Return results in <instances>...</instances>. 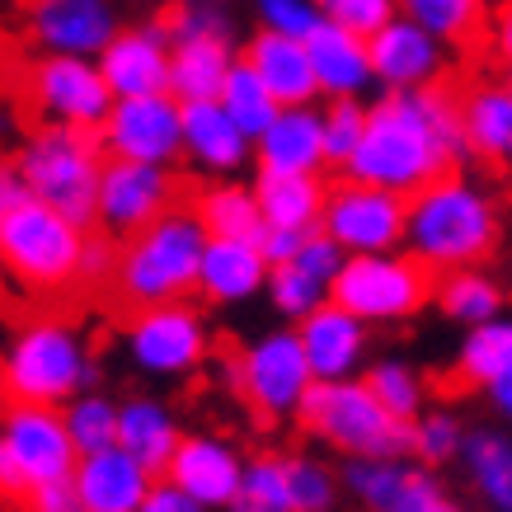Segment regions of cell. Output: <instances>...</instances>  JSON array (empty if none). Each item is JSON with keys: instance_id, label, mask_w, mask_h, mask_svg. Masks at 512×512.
<instances>
[{"instance_id": "cell-1", "label": "cell", "mask_w": 512, "mask_h": 512, "mask_svg": "<svg viewBox=\"0 0 512 512\" xmlns=\"http://www.w3.org/2000/svg\"><path fill=\"white\" fill-rule=\"evenodd\" d=\"M461 156H470L466 127H461V94H451L447 85L381 94L367 104V127L353 160L343 165V179L414 198L428 184L456 174Z\"/></svg>"}, {"instance_id": "cell-4", "label": "cell", "mask_w": 512, "mask_h": 512, "mask_svg": "<svg viewBox=\"0 0 512 512\" xmlns=\"http://www.w3.org/2000/svg\"><path fill=\"white\" fill-rule=\"evenodd\" d=\"M202 249H207V231H202L198 212L179 202L170 217H160L156 226H146L118 245L113 296L127 311H151V306L198 296Z\"/></svg>"}, {"instance_id": "cell-5", "label": "cell", "mask_w": 512, "mask_h": 512, "mask_svg": "<svg viewBox=\"0 0 512 512\" xmlns=\"http://www.w3.org/2000/svg\"><path fill=\"white\" fill-rule=\"evenodd\" d=\"M15 165L29 184L33 202H47L52 212H62L90 231L94 212H99V174L109 165L99 132L33 123L15 146Z\"/></svg>"}, {"instance_id": "cell-42", "label": "cell", "mask_w": 512, "mask_h": 512, "mask_svg": "<svg viewBox=\"0 0 512 512\" xmlns=\"http://www.w3.org/2000/svg\"><path fill=\"white\" fill-rule=\"evenodd\" d=\"M231 512H296L292 489H287V461L278 451L249 456L245 484H240V498H235Z\"/></svg>"}, {"instance_id": "cell-39", "label": "cell", "mask_w": 512, "mask_h": 512, "mask_svg": "<svg viewBox=\"0 0 512 512\" xmlns=\"http://www.w3.org/2000/svg\"><path fill=\"white\" fill-rule=\"evenodd\" d=\"M118 409H123V400H109L104 390H85V395H76V400L66 404L62 419L80 456L118 447Z\"/></svg>"}, {"instance_id": "cell-23", "label": "cell", "mask_w": 512, "mask_h": 512, "mask_svg": "<svg viewBox=\"0 0 512 512\" xmlns=\"http://www.w3.org/2000/svg\"><path fill=\"white\" fill-rule=\"evenodd\" d=\"M156 480L160 475H151L132 451L104 447V451H94V456H80L76 475H71V489H76L85 512H137Z\"/></svg>"}, {"instance_id": "cell-25", "label": "cell", "mask_w": 512, "mask_h": 512, "mask_svg": "<svg viewBox=\"0 0 512 512\" xmlns=\"http://www.w3.org/2000/svg\"><path fill=\"white\" fill-rule=\"evenodd\" d=\"M240 62H249V71L264 80L273 99L282 109H306L320 99V80H315L311 66V47L296 43V38H282V33H249Z\"/></svg>"}, {"instance_id": "cell-51", "label": "cell", "mask_w": 512, "mask_h": 512, "mask_svg": "<svg viewBox=\"0 0 512 512\" xmlns=\"http://www.w3.org/2000/svg\"><path fill=\"white\" fill-rule=\"evenodd\" d=\"M24 202H33V193H29V184H24V174H19L15 156H0V217L19 212Z\"/></svg>"}, {"instance_id": "cell-24", "label": "cell", "mask_w": 512, "mask_h": 512, "mask_svg": "<svg viewBox=\"0 0 512 512\" xmlns=\"http://www.w3.org/2000/svg\"><path fill=\"white\" fill-rule=\"evenodd\" d=\"M273 264L259 240H207L198 268V296L207 306H245L254 296H268Z\"/></svg>"}, {"instance_id": "cell-19", "label": "cell", "mask_w": 512, "mask_h": 512, "mask_svg": "<svg viewBox=\"0 0 512 512\" xmlns=\"http://www.w3.org/2000/svg\"><path fill=\"white\" fill-rule=\"evenodd\" d=\"M249 456L221 433H184L179 451H174L165 480L179 484L188 498H198L207 512H231L245 484Z\"/></svg>"}, {"instance_id": "cell-12", "label": "cell", "mask_w": 512, "mask_h": 512, "mask_svg": "<svg viewBox=\"0 0 512 512\" xmlns=\"http://www.w3.org/2000/svg\"><path fill=\"white\" fill-rule=\"evenodd\" d=\"M24 104L38 123L99 132L113 113V90L90 57H38L24 71Z\"/></svg>"}, {"instance_id": "cell-36", "label": "cell", "mask_w": 512, "mask_h": 512, "mask_svg": "<svg viewBox=\"0 0 512 512\" xmlns=\"http://www.w3.org/2000/svg\"><path fill=\"white\" fill-rule=\"evenodd\" d=\"M400 15L437 33L447 47L470 43L489 29V0H400Z\"/></svg>"}, {"instance_id": "cell-38", "label": "cell", "mask_w": 512, "mask_h": 512, "mask_svg": "<svg viewBox=\"0 0 512 512\" xmlns=\"http://www.w3.org/2000/svg\"><path fill=\"white\" fill-rule=\"evenodd\" d=\"M217 104L231 113L235 123L245 127L249 141L264 137L268 127L278 123V113H282V104L273 99V90H268L264 80L249 71V62H235V71H231V80H226V90H221Z\"/></svg>"}, {"instance_id": "cell-48", "label": "cell", "mask_w": 512, "mask_h": 512, "mask_svg": "<svg viewBox=\"0 0 512 512\" xmlns=\"http://www.w3.org/2000/svg\"><path fill=\"white\" fill-rule=\"evenodd\" d=\"M113 273H118V245L109 235H90V245H85V287H94V282L113 287Z\"/></svg>"}, {"instance_id": "cell-28", "label": "cell", "mask_w": 512, "mask_h": 512, "mask_svg": "<svg viewBox=\"0 0 512 512\" xmlns=\"http://www.w3.org/2000/svg\"><path fill=\"white\" fill-rule=\"evenodd\" d=\"M254 165L278 174H325L329 146H325V109H282L278 123L254 141Z\"/></svg>"}, {"instance_id": "cell-20", "label": "cell", "mask_w": 512, "mask_h": 512, "mask_svg": "<svg viewBox=\"0 0 512 512\" xmlns=\"http://www.w3.org/2000/svg\"><path fill=\"white\" fill-rule=\"evenodd\" d=\"M170 62H174L170 24H127L99 52V71L109 80L113 99L170 94Z\"/></svg>"}, {"instance_id": "cell-27", "label": "cell", "mask_w": 512, "mask_h": 512, "mask_svg": "<svg viewBox=\"0 0 512 512\" xmlns=\"http://www.w3.org/2000/svg\"><path fill=\"white\" fill-rule=\"evenodd\" d=\"M311 47V66L320 80V99H362L376 85V66H372V43L362 33H348L339 24H320L306 38Z\"/></svg>"}, {"instance_id": "cell-40", "label": "cell", "mask_w": 512, "mask_h": 512, "mask_svg": "<svg viewBox=\"0 0 512 512\" xmlns=\"http://www.w3.org/2000/svg\"><path fill=\"white\" fill-rule=\"evenodd\" d=\"M268 301H273V311H278L282 320L296 329L301 320H311L320 306H329V301H334V287L287 259V264H278V268H273V278H268Z\"/></svg>"}, {"instance_id": "cell-41", "label": "cell", "mask_w": 512, "mask_h": 512, "mask_svg": "<svg viewBox=\"0 0 512 512\" xmlns=\"http://www.w3.org/2000/svg\"><path fill=\"white\" fill-rule=\"evenodd\" d=\"M466 423L456 419L451 409H428L409 423V456L419 461V470L447 466V461H461L466 451Z\"/></svg>"}, {"instance_id": "cell-13", "label": "cell", "mask_w": 512, "mask_h": 512, "mask_svg": "<svg viewBox=\"0 0 512 512\" xmlns=\"http://www.w3.org/2000/svg\"><path fill=\"white\" fill-rule=\"evenodd\" d=\"M320 231L348 259H357V254H395V249H404V231H409V198L386 193L376 184L339 179V184H329Z\"/></svg>"}, {"instance_id": "cell-21", "label": "cell", "mask_w": 512, "mask_h": 512, "mask_svg": "<svg viewBox=\"0 0 512 512\" xmlns=\"http://www.w3.org/2000/svg\"><path fill=\"white\" fill-rule=\"evenodd\" d=\"M296 339L306 348V362H311L320 386H329V381H357L362 367H367V353H372L367 325L357 315H348L343 306H334V301L320 306L311 320H301Z\"/></svg>"}, {"instance_id": "cell-54", "label": "cell", "mask_w": 512, "mask_h": 512, "mask_svg": "<svg viewBox=\"0 0 512 512\" xmlns=\"http://www.w3.org/2000/svg\"><path fill=\"white\" fill-rule=\"evenodd\" d=\"M484 395H489V404H494L498 419L512 423V376H503V381H498V386H489Z\"/></svg>"}, {"instance_id": "cell-37", "label": "cell", "mask_w": 512, "mask_h": 512, "mask_svg": "<svg viewBox=\"0 0 512 512\" xmlns=\"http://www.w3.org/2000/svg\"><path fill=\"white\" fill-rule=\"evenodd\" d=\"M362 381H367V390H372L400 423H414L419 414H428V381H423V372L414 362L381 357V362H372V367L362 372Z\"/></svg>"}, {"instance_id": "cell-53", "label": "cell", "mask_w": 512, "mask_h": 512, "mask_svg": "<svg viewBox=\"0 0 512 512\" xmlns=\"http://www.w3.org/2000/svg\"><path fill=\"white\" fill-rule=\"evenodd\" d=\"M301 240H306V235H292V231H264L259 249L268 254V264L278 268V264H287V259H296V249H301Z\"/></svg>"}, {"instance_id": "cell-30", "label": "cell", "mask_w": 512, "mask_h": 512, "mask_svg": "<svg viewBox=\"0 0 512 512\" xmlns=\"http://www.w3.org/2000/svg\"><path fill=\"white\" fill-rule=\"evenodd\" d=\"M179 442H184V423L165 400H156V395L123 400V409H118V447L132 451L151 475L170 470Z\"/></svg>"}, {"instance_id": "cell-43", "label": "cell", "mask_w": 512, "mask_h": 512, "mask_svg": "<svg viewBox=\"0 0 512 512\" xmlns=\"http://www.w3.org/2000/svg\"><path fill=\"white\" fill-rule=\"evenodd\" d=\"M287 489H292L296 512H334L339 503V470H329L311 451H287Z\"/></svg>"}, {"instance_id": "cell-8", "label": "cell", "mask_w": 512, "mask_h": 512, "mask_svg": "<svg viewBox=\"0 0 512 512\" xmlns=\"http://www.w3.org/2000/svg\"><path fill=\"white\" fill-rule=\"evenodd\" d=\"M221 381L268 423L296 419L306 395L315 390V372L296 329H268L259 339L240 343L231 357H217Z\"/></svg>"}, {"instance_id": "cell-33", "label": "cell", "mask_w": 512, "mask_h": 512, "mask_svg": "<svg viewBox=\"0 0 512 512\" xmlns=\"http://www.w3.org/2000/svg\"><path fill=\"white\" fill-rule=\"evenodd\" d=\"M475 494L489 503V512H512V437L498 428H475L461 451Z\"/></svg>"}, {"instance_id": "cell-11", "label": "cell", "mask_w": 512, "mask_h": 512, "mask_svg": "<svg viewBox=\"0 0 512 512\" xmlns=\"http://www.w3.org/2000/svg\"><path fill=\"white\" fill-rule=\"evenodd\" d=\"M123 353L151 381H184L212 357V329L193 301H170L151 311H127Z\"/></svg>"}, {"instance_id": "cell-6", "label": "cell", "mask_w": 512, "mask_h": 512, "mask_svg": "<svg viewBox=\"0 0 512 512\" xmlns=\"http://www.w3.org/2000/svg\"><path fill=\"white\" fill-rule=\"evenodd\" d=\"M85 245L90 231L47 202H24L0 217V273L29 296H66L85 287Z\"/></svg>"}, {"instance_id": "cell-46", "label": "cell", "mask_w": 512, "mask_h": 512, "mask_svg": "<svg viewBox=\"0 0 512 512\" xmlns=\"http://www.w3.org/2000/svg\"><path fill=\"white\" fill-rule=\"evenodd\" d=\"M329 24H339L348 33H362V38H376L390 19L400 15V0H320Z\"/></svg>"}, {"instance_id": "cell-10", "label": "cell", "mask_w": 512, "mask_h": 512, "mask_svg": "<svg viewBox=\"0 0 512 512\" xmlns=\"http://www.w3.org/2000/svg\"><path fill=\"white\" fill-rule=\"evenodd\" d=\"M174 62H170V94L179 104H207L221 99L240 52H235L231 15L217 0H184L170 19Z\"/></svg>"}, {"instance_id": "cell-26", "label": "cell", "mask_w": 512, "mask_h": 512, "mask_svg": "<svg viewBox=\"0 0 512 512\" xmlns=\"http://www.w3.org/2000/svg\"><path fill=\"white\" fill-rule=\"evenodd\" d=\"M466 151L494 170H512V76L470 80L461 90Z\"/></svg>"}, {"instance_id": "cell-55", "label": "cell", "mask_w": 512, "mask_h": 512, "mask_svg": "<svg viewBox=\"0 0 512 512\" xmlns=\"http://www.w3.org/2000/svg\"><path fill=\"white\" fill-rule=\"evenodd\" d=\"M5 94H10V57H5V47H0V104H5Z\"/></svg>"}, {"instance_id": "cell-35", "label": "cell", "mask_w": 512, "mask_h": 512, "mask_svg": "<svg viewBox=\"0 0 512 512\" xmlns=\"http://www.w3.org/2000/svg\"><path fill=\"white\" fill-rule=\"evenodd\" d=\"M433 301L451 325L480 329V325H489V320L503 315V282H498L494 273H484V268H461V273L437 278Z\"/></svg>"}, {"instance_id": "cell-31", "label": "cell", "mask_w": 512, "mask_h": 512, "mask_svg": "<svg viewBox=\"0 0 512 512\" xmlns=\"http://www.w3.org/2000/svg\"><path fill=\"white\" fill-rule=\"evenodd\" d=\"M198 212L207 240H264V212L254 198V184L240 179H217V184H202L198 198L188 202Z\"/></svg>"}, {"instance_id": "cell-14", "label": "cell", "mask_w": 512, "mask_h": 512, "mask_svg": "<svg viewBox=\"0 0 512 512\" xmlns=\"http://www.w3.org/2000/svg\"><path fill=\"white\" fill-rule=\"evenodd\" d=\"M109 160L132 165H160L174 170L184 160V104L174 94H146V99H118L109 123L99 127Z\"/></svg>"}, {"instance_id": "cell-50", "label": "cell", "mask_w": 512, "mask_h": 512, "mask_svg": "<svg viewBox=\"0 0 512 512\" xmlns=\"http://www.w3.org/2000/svg\"><path fill=\"white\" fill-rule=\"evenodd\" d=\"M489 52H494V62L503 66L512 76V0H503L494 15H489Z\"/></svg>"}, {"instance_id": "cell-17", "label": "cell", "mask_w": 512, "mask_h": 512, "mask_svg": "<svg viewBox=\"0 0 512 512\" xmlns=\"http://www.w3.org/2000/svg\"><path fill=\"white\" fill-rule=\"evenodd\" d=\"M24 29H29L38 57H90L118 38V10L113 0H29L24 5Z\"/></svg>"}, {"instance_id": "cell-44", "label": "cell", "mask_w": 512, "mask_h": 512, "mask_svg": "<svg viewBox=\"0 0 512 512\" xmlns=\"http://www.w3.org/2000/svg\"><path fill=\"white\" fill-rule=\"evenodd\" d=\"M254 15H259L264 33H282V38H296V43H306L325 24L320 0H254Z\"/></svg>"}, {"instance_id": "cell-49", "label": "cell", "mask_w": 512, "mask_h": 512, "mask_svg": "<svg viewBox=\"0 0 512 512\" xmlns=\"http://www.w3.org/2000/svg\"><path fill=\"white\" fill-rule=\"evenodd\" d=\"M137 512H207L198 503V498H188L179 484H170L165 475H160L156 484H151V494H146V503H141Z\"/></svg>"}, {"instance_id": "cell-22", "label": "cell", "mask_w": 512, "mask_h": 512, "mask_svg": "<svg viewBox=\"0 0 512 512\" xmlns=\"http://www.w3.org/2000/svg\"><path fill=\"white\" fill-rule=\"evenodd\" d=\"M184 160L198 174H207V184H217V179H231L254 160V141L217 99L184 104Z\"/></svg>"}, {"instance_id": "cell-29", "label": "cell", "mask_w": 512, "mask_h": 512, "mask_svg": "<svg viewBox=\"0 0 512 512\" xmlns=\"http://www.w3.org/2000/svg\"><path fill=\"white\" fill-rule=\"evenodd\" d=\"M254 198H259V212H264L268 231L315 235L320 231V221H325L329 184H325V174L259 170L254 174Z\"/></svg>"}, {"instance_id": "cell-45", "label": "cell", "mask_w": 512, "mask_h": 512, "mask_svg": "<svg viewBox=\"0 0 512 512\" xmlns=\"http://www.w3.org/2000/svg\"><path fill=\"white\" fill-rule=\"evenodd\" d=\"M362 127H367V104L362 99H334L325 104V146H329V165H348L362 141Z\"/></svg>"}, {"instance_id": "cell-47", "label": "cell", "mask_w": 512, "mask_h": 512, "mask_svg": "<svg viewBox=\"0 0 512 512\" xmlns=\"http://www.w3.org/2000/svg\"><path fill=\"white\" fill-rule=\"evenodd\" d=\"M395 512H461V503H456L428 470H419V475H414V489L404 494V503Z\"/></svg>"}, {"instance_id": "cell-15", "label": "cell", "mask_w": 512, "mask_h": 512, "mask_svg": "<svg viewBox=\"0 0 512 512\" xmlns=\"http://www.w3.org/2000/svg\"><path fill=\"white\" fill-rule=\"evenodd\" d=\"M0 442L24 470L29 489H52V484H71L80 466V451L66 433L62 409H43V404H5L0 409Z\"/></svg>"}, {"instance_id": "cell-7", "label": "cell", "mask_w": 512, "mask_h": 512, "mask_svg": "<svg viewBox=\"0 0 512 512\" xmlns=\"http://www.w3.org/2000/svg\"><path fill=\"white\" fill-rule=\"evenodd\" d=\"M301 428L334 447L348 461H372V456H409V423H400L386 404L376 400L367 381H329L306 395L301 404Z\"/></svg>"}, {"instance_id": "cell-52", "label": "cell", "mask_w": 512, "mask_h": 512, "mask_svg": "<svg viewBox=\"0 0 512 512\" xmlns=\"http://www.w3.org/2000/svg\"><path fill=\"white\" fill-rule=\"evenodd\" d=\"M29 498H33V489H29V480H24V470L15 466V456L0 442V503H24V508H29Z\"/></svg>"}, {"instance_id": "cell-9", "label": "cell", "mask_w": 512, "mask_h": 512, "mask_svg": "<svg viewBox=\"0 0 512 512\" xmlns=\"http://www.w3.org/2000/svg\"><path fill=\"white\" fill-rule=\"evenodd\" d=\"M437 296V273L409 254H357L343 259L339 278H334V306H343L348 315H357L362 325H404L433 306Z\"/></svg>"}, {"instance_id": "cell-3", "label": "cell", "mask_w": 512, "mask_h": 512, "mask_svg": "<svg viewBox=\"0 0 512 512\" xmlns=\"http://www.w3.org/2000/svg\"><path fill=\"white\" fill-rule=\"evenodd\" d=\"M94 372L99 367H94L90 339L71 315H29L0 343V395H5V404L66 409L76 395L94 390Z\"/></svg>"}, {"instance_id": "cell-16", "label": "cell", "mask_w": 512, "mask_h": 512, "mask_svg": "<svg viewBox=\"0 0 512 512\" xmlns=\"http://www.w3.org/2000/svg\"><path fill=\"white\" fill-rule=\"evenodd\" d=\"M179 207V179L160 165H132V160H109L99 174V212L94 221L118 240H132L137 231L156 226Z\"/></svg>"}, {"instance_id": "cell-18", "label": "cell", "mask_w": 512, "mask_h": 512, "mask_svg": "<svg viewBox=\"0 0 512 512\" xmlns=\"http://www.w3.org/2000/svg\"><path fill=\"white\" fill-rule=\"evenodd\" d=\"M372 43V66H376V85L381 94H414V90H437L447 85L451 71V47L428 33L414 19L395 15L386 29L367 38Z\"/></svg>"}, {"instance_id": "cell-32", "label": "cell", "mask_w": 512, "mask_h": 512, "mask_svg": "<svg viewBox=\"0 0 512 512\" xmlns=\"http://www.w3.org/2000/svg\"><path fill=\"white\" fill-rule=\"evenodd\" d=\"M512 376V315H498L480 329H466V339L451 362V381L466 390H489Z\"/></svg>"}, {"instance_id": "cell-34", "label": "cell", "mask_w": 512, "mask_h": 512, "mask_svg": "<svg viewBox=\"0 0 512 512\" xmlns=\"http://www.w3.org/2000/svg\"><path fill=\"white\" fill-rule=\"evenodd\" d=\"M414 475L419 466H409V456H372V461H343L339 484L367 512H395L414 489Z\"/></svg>"}, {"instance_id": "cell-2", "label": "cell", "mask_w": 512, "mask_h": 512, "mask_svg": "<svg viewBox=\"0 0 512 512\" xmlns=\"http://www.w3.org/2000/svg\"><path fill=\"white\" fill-rule=\"evenodd\" d=\"M498 240H503V207L470 174H447L409 198L404 249L437 278L484 268L494 259Z\"/></svg>"}]
</instances>
